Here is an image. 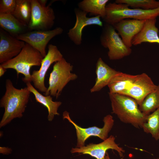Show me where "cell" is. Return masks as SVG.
<instances>
[{
    "mask_svg": "<svg viewBox=\"0 0 159 159\" xmlns=\"http://www.w3.org/2000/svg\"><path fill=\"white\" fill-rule=\"evenodd\" d=\"M6 89L5 94L0 102V107L5 110L0 122V128L14 119L22 117L31 93L27 87L21 89L15 88L9 79L6 80Z\"/></svg>",
    "mask_w": 159,
    "mask_h": 159,
    "instance_id": "cell-1",
    "label": "cell"
},
{
    "mask_svg": "<svg viewBox=\"0 0 159 159\" xmlns=\"http://www.w3.org/2000/svg\"><path fill=\"white\" fill-rule=\"evenodd\" d=\"M108 94L112 113L122 122L130 124L136 128H142L147 115L141 111L137 102L125 95Z\"/></svg>",
    "mask_w": 159,
    "mask_h": 159,
    "instance_id": "cell-2",
    "label": "cell"
},
{
    "mask_svg": "<svg viewBox=\"0 0 159 159\" xmlns=\"http://www.w3.org/2000/svg\"><path fill=\"white\" fill-rule=\"evenodd\" d=\"M43 57L37 50L29 44H25L20 52L16 57L0 65L6 69H12L16 72L18 77L22 74L25 83L31 82L30 69L33 66H41Z\"/></svg>",
    "mask_w": 159,
    "mask_h": 159,
    "instance_id": "cell-3",
    "label": "cell"
},
{
    "mask_svg": "<svg viewBox=\"0 0 159 159\" xmlns=\"http://www.w3.org/2000/svg\"><path fill=\"white\" fill-rule=\"evenodd\" d=\"M129 7L124 4L108 3L106 6V14L103 21L105 23L113 26L124 19L146 20L156 18L159 16V7L153 10H144Z\"/></svg>",
    "mask_w": 159,
    "mask_h": 159,
    "instance_id": "cell-4",
    "label": "cell"
},
{
    "mask_svg": "<svg viewBox=\"0 0 159 159\" xmlns=\"http://www.w3.org/2000/svg\"><path fill=\"white\" fill-rule=\"evenodd\" d=\"M73 68V66L64 57L55 62L50 74L49 86L45 96L50 95L57 98L68 83L77 78V75L71 72Z\"/></svg>",
    "mask_w": 159,
    "mask_h": 159,
    "instance_id": "cell-5",
    "label": "cell"
},
{
    "mask_svg": "<svg viewBox=\"0 0 159 159\" xmlns=\"http://www.w3.org/2000/svg\"><path fill=\"white\" fill-rule=\"evenodd\" d=\"M100 39L102 46L108 49V56L110 60L122 59L132 53L131 48L125 45L111 25L105 23L103 26Z\"/></svg>",
    "mask_w": 159,
    "mask_h": 159,
    "instance_id": "cell-6",
    "label": "cell"
},
{
    "mask_svg": "<svg viewBox=\"0 0 159 159\" xmlns=\"http://www.w3.org/2000/svg\"><path fill=\"white\" fill-rule=\"evenodd\" d=\"M63 119L67 120L74 126L77 136L76 147L78 148L84 146L85 141L90 137H97L103 140L107 139L114 124L113 117L110 115H107L104 117L103 120L104 125L102 128L96 126L82 128L77 125L71 119L69 113L66 111L63 112Z\"/></svg>",
    "mask_w": 159,
    "mask_h": 159,
    "instance_id": "cell-7",
    "label": "cell"
},
{
    "mask_svg": "<svg viewBox=\"0 0 159 159\" xmlns=\"http://www.w3.org/2000/svg\"><path fill=\"white\" fill-rule=\"evenodd\" d=\"M32 12L28 26L29 31L50 30L54 26L55 16L51 4L44 7L37 0H31Z\"/></svg>",
    "mask_w": 159,
    "mask_h": 159,
    "instance_id": "cell-8",
    "label": "cell"
},
{
    "mask_svg": "<svg viewBox=\"0 0 159 159\" xmlns=\"http://www.w3.org/2000/svg\"><path fill=\"white\" fill-rule=\"evenodd\" d=\"M63 32L61 27H57L47 31H29L21 34L16 38L27 43L37 50L44 57L46 55V48L49 41Z\"/></svg>",
    "mask_w": 159,
    "mask_h": 159,
    "instance_id": "cell-9",
    "label": "cell"
},
{
    "mask_svg": "<svg viewBox=\"0 0 159 159\" xmlns=\"http://www.w3.org/2000/svg\"><path fill=\"white\" fill-rule=\"evenodd\" d=\"M63 57L56 46L49 45L47 53L42 60L40 69L34 70L31 74V81L36 89L42 92L46 91L47 88L45 85L44 80L47 72L53 63L61 60Z\"/></svg>",
    "mask_w": 159,
    "mask_h": 159,
    "instance_id": "cell-10",
    "label": "cell"
},
{
    "mask_svg": "<svg viewBox=\"0 0 159 159\" xmlns=\"http://www.w3.org/2000/svg\"><path fill=\"white\" fill-rule=\"evenodd\" d=\"M115 138L111 135L102 142L98 144L91 143L86 146L80 148H72L70 150L72 153H78L88 154L96 159H105V157L109 149L116 151L120 156L122 157L125 150L119 147L115 141Z\"/></svg>",
    "mask_w": 159,
    "mask_h": 159,
    "instance_id": "cell-11",
    "label": "cell"
},
{
    "mask_svg": "<svg viewBox=\"0 0 159 159\" xmlns=\"http://www.w3.org/2000/svg\"><path fill=\"white\" fill-rule=\"evenodd\" d=\"M76 20L74 26L70 29L67 33L70 39L75 45H80L82 42V32L83 29L87 26L97 25L103 26V24L100 16L91 17L87 16V13L78 8L74 9Z\"/></svg>",
    "mask_w": 159,
    "mask_h": 159,
    "instance_id": "cell-12",
    "label": "cell"
},
{
    "mask_svg": "<svg viewBox=\"0 0 159 159\" xmlns=\"http://www.w3.org/2000/svg\"><path fill=\"white\" fill-rule=\"evenodd\" d=\"M157 87L151 78L143 73L137 75L135 80L123 95L134 99L139 106L146 97Z\"/></svg>",
    "mask_w": 159,
    "mask_h": 159,
    "instance_id": "cell-13",
    "label": "cell"
},
{
    "mask_svg": "<svg viewBox=\"0 0 159 159\" xmlns=\"http://www.w3.org/2000/svg\"><path fill=\"white\" fill-rule=\"evenodd\" d=\"M25 43L0 29V63L2 64L17 56Z\"/></svg>",
    "mask_w": 159,
    "mask_h": 159,
    "instance_id": "cell-14",
    "label": "cell"
},
{
    "mask_svg": "<svg viewBox=\"0 0 159 159\" xmlns=\"http://www.w3.org/2000/svg\"><path fill=\"white\" fill-rule=\"evenodd\" d=\"M146 20L125 19L113 26L118 32L125 45L131 48L132 45V39L141 30Z\"/></svg>",
    "mask_w": 159,
    "mask_h": 159,
    "instance_id": "cell-15",
    "label": "cell"
},
{
    "mask_svg": "<svg viewBox=\"0 0 159 159\" xmlns=\"http://www.w3.org/2000/svg\"><path fill=\"white\" fill-rule=\"evenodd\" d=\"M119 72L110 67L101 58H99L96 64L95 83L90 90L91 92L99 91L108 86L113 77Z\"/></svg>",
    "mask_w": 159,
    "mask_h": 159,
    "instance_id": "cell-16",
    "label": "cell"
},
{
    "mask_svg": "<svg viewBox=\"0 0 159 159\" xmlns=\"http://www.w3.org/2000/svg\"><path fill=\"white\" fill-rule=\"evenodd\" d=\"M156 21V18L146 20L141 30L132 39V45H137L143 42L159 44L158 30L155 25Z\"/></svg>",
    "mask_w": 159,
    "mask_h": 159,
    "instance_id": "cell-17",
    "label": "cell"
},
{
    "mask_svg": "<svg viewBox=\"0 0 159 159\" xmlns=\"http://www.w3.org/2000/svg\"><path fill=\"white\" fill-rule=\"evenodd\" d=\"M0 26L1 28L16 38L29 31L28 25L22 23L11 14L0 13Z\"/></svg>",
    "mask_w": 159,
    "mask_h": 159,
    "instance_id": "cell-18",
    "label": "cell"
},
{
    "mask_svg": "<svg viewBox=\"0 0 159 159\" xmlns=\"http://www.w3.org/2000/svg\"><path fill=\"white\" fill-rule=\"evenodd\" d=\"M26 85L27 87L31 93L34 94L36 102L42 105L47 108L48 113V119L49 121H52L55 115H59L57 110L62 104L61 102L53 101L52 97L50 95L44 96L42 95L34 87L30 82L26 83Z\"/></svg>",
    "mask_w": 159,
    "mask_h": 159,
    "instance_id": "cell-19",
    "label": "cell"
},
{
    "mask_svg": "<svg viewBox=\"0 0 159 159\" xmlns=\"http://www.w3.org/2000/svg\"><path fill=\"white\" fill-rule=\"evenodd\" d=\"M136 75L120 72L115 75L108 85L110 93L124 95L135 80Z\"/></svg>",
    "mask_w": 159,
    "mask_h": 159,
    "instance_id": "cell-20",
    "label": "cell"
},
{
    "mask_svg": "<svg viewBox=\"0 0 159 159\" xmlns=\"http://www.w3.org/2000/svg\"><path fill=\"white\" fill-rule=\"evenodd\" d=\"M108 0H83L78 4V8L95 16H100L102 19L106 14V6Z\"/></svg>",
    "mask_w": 159,
    "mask_h": 159,
    "instance_id": "cell-21",
    "label": "cell"
},
{
    "mask_svg": "<svg viewBox=\"0 0 159 159\" xmlns=\"http://www.w3.org/2000/svg\"><path fill=\"white\" fill-rule=\"evenodd\" d=\"M31 12V0H16V8L12 14L18 20L28 26Z\"/></svg>",
    "mask_w": 159,
    "mask_h": 159,
    "instance_id": "cell-22",
    "label": "cell"
},
{
    "mask_svg": "<svg viewBox=\"0 0 159 159\" xmlns=\"http://www.w3.org/2000/svg\"><path fill=\"white\" fill-rule=\"evenodd\" d=\"M139 108L141 111L146 115L159 108V84L155 90L146 97Z\"/></svg>",
    "mask_w": 159,
    "mask_h": 159,
    "instance_id": "cell-23",
    "label": "cell"
},
{
    "mask_svg": "<svg viewBox=\"0 0 159 159\" xmlns=\"http://www.w3.org/2000/svg\"><path fill=\"white\" fill-rule=\"evenodd\" d=\"M142 128L156 140H159V108L147 116Z\"/></svg>",
    "mask_w": 159,
    "mask_h": 159,
    "instance_id": "cell-24",
    "label": "cell"
},
{
    "mask_svg": "<svg viewBox=\"0 0 159 159\" xmlns=\"http://www.w3.org/2000/svg\"><path fill=\"white\" fill-rule=\"evenodd\" d=\"M115 2L125 4L133 8L144 10H153L159 7V1L154 0H116Z\"/></svg>",
    "mask_w": 159,
    "mask_h": 159,
    "instance_id": "cell-25",
    "label": "cell"
},
{
    "mask_svg": "<svg viewBox=\"0 0 159 159\" xmlns=\"http://www.w3.org/2000/svg\"><path fill=\"white\" fill-rule=\"evenodd\" d=\"M16 5V0H0V13L12 14Z\"/></svg>",
    "mask_w": 159,
    "mask_h": 159,
    "instance_id": "cell-26",
    "label": "cell"
},
{
    "mask_svg": "<svg viewBox=\"0 0 159 159\" xmlns=\"http://www.w3.org/2000/svg\"><path fill=\"white\" fill-rule=\"evenodd\" d=\"M0 153H1L4 155H8L11 153L12 150L11 149L5 148L0 147Z\"/></svg>",
    "mask_w": 159,
    "mask_h": 159,
    "instance_id": "cell-27",
    "label": "cell"
},
{
    "mask_svg": "<svg viewBox=\"0 0 159 159\" xmlns=\"http://www.w3.org/2000/svg\"><path fill=\"white\" fill-rule=\"evenodd\" d=\"M6 69L0 65V77H2L6 71Z\"/></svg>",
    "mask_w": 159,
    "mask_h": 159,
    "instance_id": "cell-28",
    "label": "cell"
},
{
    "mask_svg": "<svg viewBox=\"0 0 159 159\" xmlns=\"http://www.w3.org/2000/svg\"><path fill=\"white\" fill-rule=\"evenodd\" d=\"M38 2L42 6L45 7L46 6V4L47 1V0H37Z\"/></svg>",
    "mask_w": 159,
    "mask_h": 159,
    "instance_id": "cell-29",
    "label": "cell"
},
{
    "mask_svg": "<svg viewBox=\"0 0 159 159\" xmlns=\"http://www.w3.org/2000/svg\"><path fill=\"white\" fill-rule=\"evenodd\" d=\"M105 159H110L108 153L107 152L105 157Z\"/></svg>",
    "mask_w": 159,
    "mask_h": 159,
    "instance_id": "cell-30",
    "label": "cell"
},
{
    "mask_svg": "<svg viewBox=\"0 0 159 159\" xmlns=\"http://www.w3.org/2000/svg\"><path fill=\"white\" fill-rule=\"evenodd\" d=\"M157 159H159V158H157Z\"/></svg>",
    "mask_w": 159,
    "mask_h": 159,
    "instance_id": "cell-31",
    "label": "cell"
}]
</instances>
